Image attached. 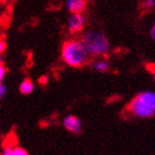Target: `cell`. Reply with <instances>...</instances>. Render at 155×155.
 Here are the masks:
<instances>
[{
    "label": "cell",
    "mask_w": 155,
    "mask_h": 155,
    "mask_svg": "<svg viewBox=\"0 0 155 155\" xmlns=\"http://www.w3.org/2000/svg\"><path fill=\"white\" fill-rule=\"evenodd\" d=\"M7 92V87L5 85V84H0V99H2L3 97H5V94H6Z\"/></svg>",
    "instance_id": "obj_13"
},
{
    "label": "cell",
    "mask_w": 155,
    "mask_h": 155,
    "mask_svg": "<svg viewBox=\"0 0 155 155\" xmlns=\"http://www.w3.org/2000/svg\"><path fill=\"white\" fill-rule=\"evenodd\" d=\"M82 41L90 55H104L107 54L110 49V42L107 36L100 31L89 30L84 32L82 35Z\"/></svg>",
    "instance_id": "obj_3"
},
{
    "label": "cell",
    "mask_w": 155,
    "mask_h": 155,
    "mask_svg": "<svg viewBox=\"0 0 155 155\" xmlns=\"http://www.w3.org/2000/svg\"><path fill=\"white\" fill-rule=\"evenodd\" d=\"M39 84H41V85H45V84L49 82V77L48 75H42V77L39 78Z\"/></svg>",
    "instance_id": "obj_11"
},
{
    "label": "cell",
    "mask_w": 155,
    "mask_h": 155,
    "mask_svg": "<svg viewBox=\"0 0 155 155\" xmlns=\"http://www.w3.org/2000/svg\"><path fill=\"white\" fill-rule=\"evenodd\" d=\"M6 74V68H5V65L0 64V84L2 83V80H3V77Z\"/></svg>",
    "instance_id": "obj_12"
},
{
    "label": "cell",
    "mask_w": 155,
    "mask_h": 155,
    "mask_svg": "<svg viewBox=\"0 0 155 155\" xmlns=\"http://www.w3.org/2000/svg\"><path fill=\"white\" fill-rule=\"evenodd\" d=\"M33 89H35V84H33L32 81L29 80V79L23 80L22 82H21V84H20V92L22 94H25V95L31 93L33 91Z\"/></svg>",
    "instance_id": "obj_7"
},
{
    "label": "cell",
    "mask_w": 155,
    "mask_h": 155,
    "mask_svg": "<svg viewBox=\"0 0 155 155\" xmlns=\"http://www.w3.org/2000/svg\"><path fill=\"white\" fill-rule=\"evenodd\" d=\"M5 50H6V43H5V41H2L0 39V54H2V52Z\"/></svg>",
    "instance_id": "obj_14"
},
{
    "label": "cell",
    "mask_w": 155,
    "mask_h": 155,
    "mask_svg": "<svg viewBox=\"0 0 155 155\" xmlns=\"http://www.w3.org/2000/svg\"><path fill=\"white\" fill-rule=\"evenodd\" d=\"M62 60L70 67L80 68L89 60L90 53L87 52L82 40H68L62 45L61 49Z\"/></svg>",
    "instance_id": "obj_1"
},
{
    "label": "cell",
    "mask_w": 155,
    "mask_h": 155,
    "mask_svg": "<svg viewBox=\"0 0 155 155\" xmlns=\"http://www.w3.org/2000/svg\"><path fill=\"white\" fill-rule=\"evenodd\" d=\"M150 65H151V72L154 74V79H155V65H153V64H150Z\"/></svg>",
    "instance_id": "obj_16"
},
{
    "label": "cell",
    "mask_w": 155,
    "mask_h": 155,
    "mask_svg": "<svg viewBox=\"0 0 155 155\" xmlns=\"http://www.w3.org/2000/svg\"><path fill=\"white\" fill-rule=\"evenodd\" d=\"M11 155H28V152L25 149L20 147V146H15Z\"/></svg>",
    "instance_id": "obj_9"
},
{
    "label": "cell",
    "mask_w": 155,
    "mask_h": 155,
    "mask_svg": "<svg viewBox=\"0 0 155 155\" xmlns=\"http://www.w3.org/2000/svg\"><path fill=\"white\" fill-rule=\"evenodd\" d=\"M154 6H155V0H144L143 1V7H144L145 10L152 9Z\"/></svg>",
    "instance_id": "obj_10"
},
{
    "label": "cell",
    "mask_w": 155,
    "mask_h": 155,
    "mask_svg": "<svg viewBox=\"0 0 155 155\" xmlns=\"http://www.w3.org/2000/svg\"><path fill=\"white\" fill-rule=\"evenodd\" d=\"M65 6L71 13L83 12L87 8V0H67Z\"/></svg>",
    "instance_id": "obj_6"
},
{
    "label": "cell",
    "mask_w": 155,
    "mask_h": 155,
    "mask_svg": "<svg viewBox=\"0 0 155 155\" xmlns=\"http://www.w3.org/2000/svg\"><path fill=\"white\" fill-rule=\"evenodd\" d=\"M126 111L140 119L151 117L155 114V92L139 93L126 107Z\"/></svg>",
    "instance_id": "obj_2"
},
{
    "label": "cell",
    "mask_w": 155,
    "mask_h": 155,
    "mask_svg": "<svg viewBox=\"0 0 155 155\" xmlns=\"http://www.w3.org/2000/svg\"><path fill=\"white\" fill-rule=\"evenodd\" d=\"M151 37L153 38V40H155V23L154 26L152 27V29H151Z\"/></svg>",
    "instance_id": "obj_15"
},
{
    "label": "cell",
    "mask_w": 155,
    "mask_h": 155,
    "mask_svg": "<svg viewBox=\"0 0 155 155\" xmlns=\"http://www.w3.org/2000/svg\"><path fill=\"white\" fill-rule=\"evenodd\" d=\"M84 26H85V19H84L82 12L71 13V16L69 17L68 20L69 32L72 35L81 32L84 29Z\"/></svg>",
    "instance_id": "obj_4"
},
{
    "label": "cell",
    "mask_w": 155,
    "mask_h": 155,
    "mask_svg": "<svg viewBox=\"0 0 155 155\" xmlns=\"http://www.w3.org/2000/svg\"><path fill=\"white\" fill-rule=\"evenodd\" d=\"M63 126L69 132L73 133V134H78V133L81 132L82 123H81V120L78 116L69 115L65 116L64 120H63Z\"/></svg>",
    "instance_id": "obj_5"
},
{
    "label": "cell",
    "mask_w": 155,
    "mask_h": 155,
    "mask_svg": "<svg viewBox=\"0 0 155 155\" xmlns=\"http://www.w3.org/2000/svg\"><path fill=\"white\" fill-rule=\"evenodd\" d=\"M92 68L99 72H105L109 70V62L105 60H99L92 63Z\"/></svg>",
    "instance_id": "obj_8"
}]
</instances>
